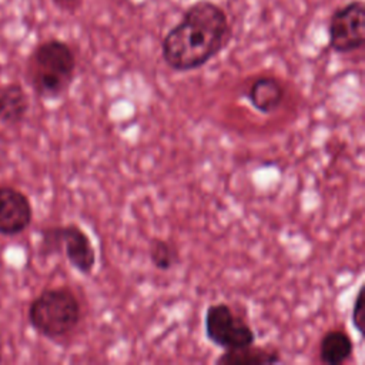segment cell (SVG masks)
Returning <instances> with one entry per match:
<instances>
[{
	"instance_id": "3",
	"label": "cell",
	"mask_w": 365,
	"mask_h": 365,
	"mask_svg": "<svg viewBox=\"0 0 365 365\" xmlns=\"http://www.w3.org/2000/svg\"><path fill=\"white\" fill-rule=\"evenodd\" d=\"M27 318L37 334L54 341L77 328L81 305L77 295L67 287L46 288L30 302Z\"/></svg>"
},
{
	"instance_id": "7",
	"label": "cell",
	"mask_w": 365,
	"mask_h": 365,
	"mask_svg": "<svg viewBox=\"0 0 365 365\" xmlns=\"http://www.w3.org/2000/svg\"><path fill=\"white\" fill-rule=\"evenodd\" d=\"M33 220V207L29 197L11 187H0V234L13 237L26 231Z\"/></svg>"
},
{
	"instance_id": "9",
	"label": "cell",
	"mask_w": 365,
	"mask_h": 365,
	"mask_svg": "<svg viewBox=\"0 0 365 365\" xmlns=\"http://www.w3.org/2000/svg\"><path fill=\"white\" fill-rule=\"evenodd\" d=\"M29 97L20 83L0 86V123L16 125L26 118Z\"/></svg>"
},
{
	"instance_id": "4",
	"label": "cell",
	"mask_w": 365,
	"mask_h": 365,
	"mask_svg": "<svg viewBox=\"0 0 365 365\" xmlns=\"http://www.w3.org/2000/svg\"><path fill=\"white\" fill-rule=\"evenodd\" d=\"M41 255L63 252L70 265L83 275L94 271L97 255L87 232L77 224L44 227L40 231Z\"/></svg>"
},
{
	"instance_id": "5",
	"label": "cell",
	"mask_w": 365,
	"mask_h": 365,
	"mask_svg": "<svg viewBox=\"0 0 365 365\" xmlns=\"http://www.w3.org/2000/svg\"><path fill=\"white\" fill-rule=\"evenodd\" d=\"M204 334L211 344L224 351L255 344V332L251 325L225 302H215L207 307Z\"/></svg>"
},
{
	"instance_id": "1",
	"label": "cell",
	"mask_w": 365,
	"mask_h": 365,
	"mask_svg": "<svg viewBox=\"0 0 365 365\" xmlns=\"http://www.w3.org/2000/svg\"><path fill=\"white\" fill-rule=\"evenodd\" d=\"M230 37L231 26L224 9L210 0H198L164 36L161 57L174 71H192L211 61Z\"/></svg>"
},
{
	"instance_id": "8",
	"label": "cell",
	"mask_w": 365,
	"mask_h": 365,
	"mask_svg": "<svg viewBox=\"0 0 365 365\" xmlns=\"http://www.w3.org/2000/svg\"><path fill=\"white\" fill-rule=\"evenodd\" d=\"M245 97L258 113L272 114L281 107L285 97V88L278 78L272 76H259L251 81Z\"/></svg>"
},
{
	"instance_id": "14",
	"label": "cell",
	"mask_w": 365,
	"mask_h": 365,
	"mask_svg": "<svg viewBox=\"0 0 365 365\" xmlns=\"http://www.w3.org/2000/svg\"><path fill=\"white\" fill-rule=\"evenodd\" d=\"M51 3L61 11L74 13L83 6L84 0H51Z\"/></svg>"
},
{
	"instance_id": "6",
	"label": "cell",
	"mask_w": 365,
	"mask_h": 365,
	"mask_svg": "<svg viewBox=\"0 0 365 365\" xmlns=\"http://www.w3.org/2000/svg\"><path fill=\"white\" fill-rule=\"evenodd\" d=\"M365 43V6L352 0L336 9L328 23V46L332 51L348 54L362 48Z\"/></svg>"
},
{
	"instance_id": "2",
	"label": "cell",
	"mask_w": 365,
	"mask_h": 365,
	"mask_svg": "<svg viewBox=\"0 0 365 365\" xmlns=\"http://www.w3.org/2000/svg\"><path fill=\"white\" fill-rule=\"evenodd\" d=\"M76 68L77 58L71 46L60 38H47L29 54L26 78L38 97L54 100L70 88Z\"/></svg>"
},
{
	"instance_id": "13",
	"label": "cell",
	"mask_w": 365,
	"mask_h": 365,
	"mask_svg": "<svg viewBox=\"0 0 365 365\" xmlns=\"http://www.w3.org/2000/svg\"><path fill=\"white\" fill-rule=\"evenodd\" d=\"M351 321L359 336L365 334V284H361L354 299Z\"/></svg>"
},
{
	"instance_id": "11",
	"label": "cell",
	"mask_w": 365,
	"mask_h": 365,
	"mask_svg": "<svg viewBox=\"0 0 365 365\" xmlns=\"http://www.w3.org/2000/svg\"><path fill=\"white\" fill-rule=\"evenodd\" d=\"M281 354L277 349H267L252 345L238 348V349H228L224 351L217 359L215 364L220 365H269L281 362Z\"/></svg>"
},
{
	"instance_id": "12",
	"label": "cell",
	"mask_w": 365,
	"mask_h": 365,
	"mask_svg": "<svg viewBox=\"0 0 365 365\" xmlns=\"http://www.w3.org/2000/svg\"><path fill=\"white\" fill-rule=\"evenodd\" d=\"M148 258L155 269L170 271L178 264L180 252L174 242L163 238H154L148 247Z\"/></svg>"
},
{
	"instance_id": "10",
	"label": "cell",
	"mask_w": 365,
	"mask_h": 365,
	"mask_svg": "<svg viewBox=\"0 0 365 365\" xmlns=\"http://www.w3.org/2000/svg\"><path fill=\"white\" fill-rule=\"evenodd\" d=\"M354 354V342L351 335L339 328L329 329L319 341L318 356L325 365H342L351 359Z\"/></svg>"
}]
</instances>
